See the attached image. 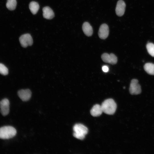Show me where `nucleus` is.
<instances>
[{"instance_id": "7", "label": "nucleus", "mask_w": 154, "mask_h": 154, "mask_svg": "<svg viewBox=\"0 0 154 154\" xmlns=\"http://www.w3.org/2000/svg\"><path fill=\"white\" fill-rule=\"evenodd\" d=\"M9 102L8 100L5 98L0 101V112L3 116H6L9 112Z\"/></svg>"}, {"instance_id": "8", "label": "nucleus", "mask_w": 154, "mask_h": 154, "mask_svg": "<svg viewBox=\"0 0 154 154\" xmlns=\"http://www.w3.org/2000/svg\"><path fill=\"white\" fill-rule=\"evenodd\" d=\"M109 34V29L108 26L106 24H103L100 26L98 32L99 38L101 39H105L108 37Z\"/></svg>"}, {"instance_id": "12", "label": "nucleus", "mask_w": 154, "mask_h": 154, "mask_svg": "<svg viewBox=\"0 0 154 154\" xmlns=\"http://www.w3.org/2000/svg\"><path fill=\"white\" fill-rule=\"evenodd\" d=\"M103 112L101 105L98 104L94 106L90 111L91 115L94 117L99 116Z\"/></svg>"}, {"instance_id": "18", "label": "nucleus", "mask_w": 154, "mask_h": 154, "mask_svg": "<svg viewBox=\"0 0 154 154\" xmlns=\"http://www.w3.org/2000/svg\"><path fill=\"white\" fill-rule=\"evenodd\" d=\"M8 73V70L3 64L0 63V74L3 75H6Z\"/></svg>"}, {"instance_id": "17", "label": "nucleus", "mask_w": 154, "mask_h": 154, "mask_svg": "<svg viewBox=\"0 0 154 154\" xmlns=\"http://www.w3.org/2000/svg\"><path fill=\"white\" fill-rule=\"evenodd\" d=\"M146 48L148 53L152 56L154 57V44L149 42L146 45Z\"/></svg>"}, {"instance_id": "1", "label": "nucleus", "mask_w": 154, "mask_h": 154, "mask_svg": "<svg viewBox=\"0 0 154 154\" xmlns=\"http://www.w3.org/2000/svg\"><path fill=\"white\" fill-rule=\"evenodd\" d=\"M101 106L103 112L108 115L114 114L117 108L116 103L112 99H108L104 100Z\"/></svg>"}, {"instance_id": "16", "label": "nucleus", "mask_w": 154, "mask_h": 154, "mask_svg": "<svg viewBox=\"0 0 154 154\" xmlns=\"http://www.w3.org/2000/svg\"><path fill=\"white\" fill-rule=\"evenodd\" d=\"M17 4L16 0H7L6 6L9 10H13L15 9Z\"/></svg>"}, {"instance_id": "3", "label": "nucleus", "mask_w": 154, "mask_h": 154, "mask_svg": "<svg viewBox=\"0 0 154 154\" xmlns=\"http://www.w3.org/2000/svg\"><path fill=\"white\" fill-rule=\"evenodd\" d=\"M17 133L16 129L10 126H6L0 128V138L8 139L14 137Z\"/></svg>"}, {"instance_id": "6", "label": "nucleus", "mask_w": 154, "mask_h": 154, "mask_svg": "<svg viewBox=\"0 0 154 154\" xmlns=\"http://www.w3.org/2000/svg\"><path fill=\"white\" fill-rule=\"evenodd\" d=\"M101 58L104 62L112 64H115L117 62V57L112 53H104L101 56Z\"/></svg>"}, {"instance_id": "2", "label": "nucleus", "mask_w": 154, "mask_h": 154, "mask_svg": "<svg viewBox=\"0 0 154 154\" xmlns=\"http://www.w3.org/2000/svg\"><path fill=\"white\" fill-rule=\"evenodd\" d=\"M73 136L81 140L84 139L85 135L88 133V129L84 125L81 123H77L73 127Z\"/></svg>"}, {"instance_id": "15", "label": "nucleus", "mask_w": 154, "mask_h": 154, "mask_svg": "<svg viewBox=\"0 0 154 154\" xmlns=\"http://www.w3.org/2000/svg\"><path fill=\"white\" fill-rule=\"evenodd\" d=\"M145 71L148 74L154 75V64L151 63H146L144 66Z\"/></svg>"}, {"instance_id": "9", "label": "nucleus", "mask_w": 154, "mask_h": 154, "mask_svg": "<svg viewBox=\"0 0 154 154\" xmlns=\"http://www.w3.org/2000/svg\"><path fill=\"white\" fill-rule=\"evenodd\" d=\"M125 7V4L123 0H119L117 1L115 11L116 13L118 16L121 17L123 15Z\"/></svg>"}, {"instance_id": "14", "label": "nucleus", "mask_w": 154, "mask_h": 154, "mask_svg": "<svg viewBox=\"0 0 154 154\" xmlns=\"http://www.w3.org/2000/svg\"><path fill=\"white\" fill-rule=\"evenodd\" d=\"M29 8L32 13L35 15L39 9V6L37 2L32 1L29 4Z\"/></svg>"}, {"instance_id": "19", "label": "nucleus", "mask_w": 154, "mask_h": 154, "mask_svg": "<svg viewBox=\"0 0 154 154\" xmlns=\"http://www.w3.org/2000/svg\"><path fill=\"white\" fill-rule=\"evenodd\" d=\"M102 70L104 72H106L109 71V68L106 66H102Z\"/></svg>"}, {"instance_id": "4", "label": "nucleus", "mask_w": 154, "mask_h": 154, "mask_svg": "<svg viewBox=\"0 0 154 154\" xmlns=\"http://www.w3.org/2000/svg\"><path fill=\"white\" fill-rule=\"evenodd\" d=\"M19 41L21 46L25 48L31 46L33 43V40L31 35L28 33L22 35L19 38Z\"/></svg>"}, {"instance_id": "13", "label": "nucleus", "mask_w": 154, "mask_h": 154, "mask_svg": "<svg viewBox=\"0 0 154 154\" xmlns=\"http://www.w3.org/2000/svg\"><path fill=\"white\" fill-rule=\"evenodd\" d=\"M82 29L84 34L88 37L92 35L93 33L92 27L88 22H84L82 26Z\"/></svg>"}, {"instance_id": "11", "label": "nucleus", "mask_w": 154, "mask_h": 154, "mask_svg": "<svg viewBox=\"0 0 154 154\" xmlns=\"http://www.w3.org/2000/svg\"><path fill=\"white\" fill-rule=\"evenodd\" d=\"M43 16L44 18L48 19H53L54 14L53 10L49 7H45L42 9Z\"/></svg>"}, {"instance_id": "10", "label": "nucleus", "mask_w": 154, "mask_h": 154, "mask_svg": "<svg viewBox=\"0 0 154 154\" xmlns=\"http://www.w3.org/2000/svg\"><path fill=\"white\" fill-rule=\"evenodd\" d=\"M18 95L22 101H28L30 98L31 92L29 89H22L18 91Z\"/></svg>"}, {"instance_id": "5", "label": "nucleus", "mask_w": 154, "mask_h": 154, "mask_svg": "<svg viewBox=\"0 0 154 154\" xmlns=\"http://www.w3.org/2000/svg\"><path fill=\"white\" fill-rule=\"evenodd\" d=\"M138 80L136 79H133L131 81L129 91L132 95H137L141 92V86L138 83Z\"/></svg>"}]
</instances>
